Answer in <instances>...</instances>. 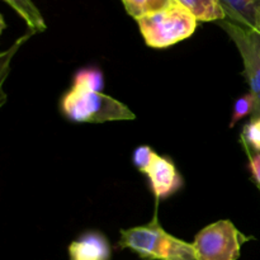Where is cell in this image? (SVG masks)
Segmentation results:
<instances>
[{
	"label": "cell",
	"mask_w": 260,
	"mask_h": 260,
	"mask_svg": "<svg viewBox=\"0 0 260 260\" xmlns=\"http://www.w3.org/2000/svg\"><path fill=\"white\" fill-rule=\"evenodd\" d=\"M175 0H122L126 12L135 19H139L142 15L169 7Z\"/></svg>",
	"instance_id": "obj_12"
},
{
	"label": "cell",
	"mask_w": 260,
	"mask_h": 260,
	"mask_svg": "<svg viewBox=\"0 0 260 260\" xmlns=\"http://www.w3.org/2000/svg\"><path fill=\"white\" fill-rule=\"evenodd\" d=\"M258 189H259V192H260V188H258Z\"/></svg>",
	"instance_id": "obj_17"
},
{
	"label": "cell",
	"mask_w": 260,
	"mask_h": 260,
	"mask_svg": "<svg viewBox=\"0 0 260 260\" xmlns=\"http://www.w3.org/2000/svg\"><path fill=\"white\" fill-rule=\"evenodd\" d=\"M63 116L76 123H104L135 119L131 109L103 93L71 88L60 101Z\"/></svg>",
	"instance_id": "obj_3"
},
{
	"label": "cell",
	"mask_w": 260,
	"mask_h": 260,
	"mask_svg": "<svg viewBox=\"0 0 260 260\" xmlns=\"http://www.w3.org/2000/svg\"><path fill=\"white\" fill-rule=\"evenodd\" d=\"M146 175L150 183V189L155 196L156 202L172 197L184 184L174 162L157 154L152 160Z\"/></svg>",
	"instance_id": "obj_6"
},
{
	"label": "cell",
	"mask_w": 260,
	"mask_h": 260,
	"mask_svg": "<svg viewBox=\"0 0 260 260\" xmlns=\"http://www.w3.org/2000/svg\"><path fill=\"white\" fill-rule=\"evenodd\" d=\"M254 109H255V101H254V96L251 95V93H246L244 95L239 96L236 99L235 104H234L233 109V117H231L230 127L233 128L241 118L249 116V114L254 113Z\"/></svg>",
	"instance_id": "obj_14"
},
{
	"label": "cell",
	"mask_w": 260,
	"mask_h": 260,
	"mask_svg": "<svg viewBox=\"0 0 260 260\" xmlns=\"http://www.w3.org/2000/svg\"><path fill=\"white\" fill-rule=\"evenodd\" d=\"M226 18L260 33V0H220Z\"/></svg>",
	"instance_id": "obj_8"
},
{
	"label": "cell",
	"mask_w": 260,
	"mask_h": 260,
	"mask_svg": "<svg viewBox=\"0 0 260 260\" xmlns=\"http://www.w3.org/2000/svg\"><path fill=\"white\" fill-rule=\"evenodd\" d=\"M244 150L249 157V170L253 175L254 183L256 184V187L260 188V152H253L246 147H244Z\"/></svg>",
	"instance_id": "obj_16"
},
{
	"label": "cell",
	"mask_w": 260,
	"mask_h": 260,
	"mask_svg": "<svg viewBox=\"0 0 260 260\" xmlns=\"http://www.w3.org/2000/svg\"><path fill=\"white\" fill-rule=\"evenodd\" d=\"M70 260H111L112 248L106 235L88 231L71 241L68 248Z\"/></svg>",
	"instance_id": "obj_7"
},
{
	"label": "cell",
	"mask_w": 260,
	"mask_h": 260,
	"mask_svg": "<svg viewBox=\"0 0 260 260\" xmlns=\"http://www.w3.org/2000/svg\"><path fill=\"white\" fill-rule=\"evenodd\" d=\"M238 230L229 220H220L206 226L192 243L197 260H238L241 246L253 240Z\"/></svg>",
	"instance_id": "obj_4"
},
{
	"label": "cell",
	"mask_w": 260,
	"mask_h": 260,
	"mask_svg": "<svg viewBox=\"0 0 260 260\" xmlns=\"http://www.w3.org/2000/svg\"><path fill=\"white\" fill-rule=\"evenodd\" d=\"M136 22L149 47L168 48L189 38L198 20L187 8L175 2L164 9L142 15Z\"/></svg>",
	"instance_id": "obj_2"
},
{
	"label": "cell",
	"mask_w": 260,
	"mask_h": 260,
	"mask_svg": "<svg viewBox=\"0 0 260 260\" xmlns=\"http://www.w3.org/2000/svg\"><path fill=\"white\" fill-rule=\"evenodd\" d=\"M157 205L147 225L121 230L118 248L129 249L144 260H197L192 243L167 233L157 218Z\"/></svg>",
	"instance_id": "obj_1"
},
{
	"label": "cell",
	"mask_w": 260,
	"mask_h": 260,
	"mask_svg": "<svg viewBox=\"0 0 260 260\" xmlns=\"http://www.w3.org/2000/svg\"><path fill=\"white\" fill-rule=\"evenodd\" d=\"M187 8L201 22H220L226 19V14L220 0H175Z\"/></svg>",
	"instance_id": "obj_9"
},
{
	"label": "cell",
	"mask_w": 260,
	"mask_h": 260,
	"mask_svg": "<svg viewBox=\"0 0 260 260\" xmlns=\"http://www.w3.org/2000/svg\"><path fill=\"white\" fill-rule=\"evenodd\" d=\"M218 24L230 36L243 58V75L250 88L249 93H251L255 101V109L251 118L260 117V33L241 27L228 18L220 20Z\"/></svg>",
	"instance_id": "obj_5"
},
{
	"label": "cell",
	"mask_w": 260,
	"mask_h": 260,
	"mask_svg": "<svg viewBox=\"0 0 260 260\" xmlns=\"http://www.w3.org/2000/svg\"><path fill=\"white\" fill-rule=\"evenodd\" d=\"M155 156H156V152L151 147L142 145V146L135 149L134 154H132V162H134V165L137 168L140 173L146 174Z\"/></svg>",
	"instance_id": "obj_15"
},
{
	"label": "cell",
	"mask_w": 260,
	"mask_h": 260,
	"mask_svg": "<svg viewBox=\"0 0 260 260\" xmlns=\"http://www.w3.org/2000/svg\"><path fill=\"white\" fill-rule=\"evenodd\" d=\"M23 19L33 32H42L46 29V23L42 14L36 7L33 0H4Z\"/></svg>",
	"instance_id": "obj_10"
},
{
	"label": "cell",
	"mask_w": 260,
	"mask_h": 260,
	"mask_svg": "<svg viewBox=\"0 0 260 260\" xmlns=\"http://www.w3.org/2000/svg\"><path fill=\"white\" fill-rule=\"evenodd\" d=\"M71 88L102 93L104 88L103 73H102L101 69L95 68V66L80 69L74 75L73 86Z\"/></svg>",
	"instance_id": "obj_11"
},
{
	"label": "cell",
	"mask_w": 260,
	"mask_h": 260,
	"mask_svg": "<svg viewBox=\"0 0 260 260\" xmlns=\"http://www.w3.org/2000/svg\"><path fill=\"white\" fill-rule=\"evenodd\" d=\"M241 144L253 152H260V117L250 118L241 132Z\"/></svg>",
	"instance_id": "obj_13"
}]
</instances>
